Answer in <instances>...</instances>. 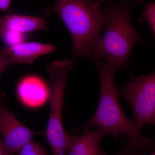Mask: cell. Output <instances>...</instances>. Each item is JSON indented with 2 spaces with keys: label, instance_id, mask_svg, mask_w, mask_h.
I'll return each instance as SVG.
<instances>
[{
  "label": "cell",
  "instance_id": "cell-1",
  "mask_svg": "<svg viewBox=\"0 0 155 155\" xmlns=\"http://www.w3.org/2000/svg\"><path fill=\"white\" fill-rule=\"evenodd\" d=\"M93 62L98 72L100 95L98 105L94 115L88 122L78 131L96 127L116 138L125 134L127 141L134 147L147 150L153 145L149 137L141 134L133 120L129 119L123 112L119 101V92L115 84V76L118 69L100 62L93 55L88 57Z\"/></svg>",
  "mask_w": 155,
  "mask_h": 155
},
{
  "label": "cell",
  "instance_id": "cell-2",
  "mask_svg": "<svg viewBox=\"0 0 155 155\" xmlns=\"http://www.w3.org/2000/svg\"><path fill=\"white\" fill-rule=\"evenodd\" d=\"M143 2L118 0L103 8L105 30L97 41L91 55L102 58L117 69L127 67L134 46L144 41L134 26L130 17L132 7Z\"/></svg>",
  "mask_w": 155,
  "mask_h": 155
},
{
  "label": "cell",
  "instance_id": "cell-3",
  "mask_svg": "<svg viewBox=\"0 0 155 155\" xmlns=\"http://www.w3.org/2000/svg\"><path fill=\"white\" fill-rule=\"evenodd\" d=\"M102 3L98 0H57L43 12L61 17L68 28L72 41V60L77 57H89L105 24Z\"/></svg>",
  "mask_w": 155,
  "mask_h": 155
},
{
  "label": "cell",
  "instance_id": "cell-4",
  "mask_svg": "<svg viewBox=\"0 0 155 155\" xmlns=\"http://www.w3.org/2000/svg\"><path fill=\"white\" fill-rule=\"evenodd\" d=\"M73 63L72 59L57 60L46 69L49 77L48 96L50 110L45 135L53 155H67L71 137L64 129L62 115L67 76Z\"/></svg>",
  "mask_w": 155,
  "mask_h": 155
},
{
  "label": "cell",
  "instance_id": "cell-5",
  "mask_svg": "<svg viewBox=\"0 0 155 155\" xmlns=\"http://www.w3.org/2000/svg\"><path fill=\"white\" fill-rule=\"evenodd\" d=\"M118 92L119 96L130 104L133 112L132 120L139 130L148 124L155 126V71L132 77Z\"/></svg>",
  "mask_w": 155,
  "mask_h": 155
},
{
  "label": "cell",
  "instance_id": "cell-6",
  "mask_svg": "<svg viewBox=\"0 0 155 155\" xmlns=\"http://www.w3.org/2000/svg\"><path fill=\"white\" fill-rule=\"evenodd\" d=\"M0 135L7 151L11 155L17 153L32 140L34 133L11 113L3 98L0 101Z\"/></svg>",
  "mask_w": 155,
  "mask_h": 155
},
{
  "label": "cell",
  "instance_id": "cell-7",
  "mask_svg": "<svg viewBox=\"0 0 155 155\" xmlns=\"http://www.w3.org/2000/svg\"><path fill=\"white\" fill-rule=\"evenodd\" d=\"M82 133L70 137L67 155H107L101 147L103 138L107 135L101 129H86Z\"/></svg>",
  "mask_w": 155,
  "mask_h": 155
},
{
  "label": "cell",
  "instance_id": "cell-8",
  "mask_svg": "<svg viewBox=\"0 0 155 155\" xmlns=\"http://www.w3.org/2000/svg\"><path fill=\"white\" fill-rule=\"evenodd\" d=\"M56 48L53 45L37 42H22L2 49L6 55L12 58L16 63L31 64L41 56L52 52Z\"/></svg>",
  "mask_w": 155,
  "mask_h": 155
},
{
  "label": "cell",
  "instance_id": "cell-9",
  "mask_svg": "<svg viewBox=\"0 0 155 155\" xmlns=\"http://www.w3.org/2000/svg\"><path fill=\"white\" fill-rule=\"evenodd\" d=\"M48 16L44 17L11 14L0 17V33L6 31L24 34L37 31H48L47 25Z\"/></svg>",
  "mask_w": 155,
  "mask_h": 155
},
{
  "label": "cell",
  "instance_id": "cell-10",
  "mask_svg": "<svg viewBox=\"0 0 155 155\" xmlns=\"http://www.w3.org/2000/svg\"><path fill=\"white\" fill-rule=\"evenodd\" d=\"M17 94L23 102L30 106H37L43 103L47 91L42 82L35 77H28L18 84Z\"/></svg>",
  "mask_w": 155,
  "mask_h": 155
},
{
  "label": "cell",
  "instance_id": "cell-11",
  "mask_svg": "<svg viewBox=\"0 0 155 155\" xmlns=\"http://www.w3.org/2000/svg\"><path fill=\"white\" fill-rule=\"evenodd\" d=\"M18 155H50L39 143L29 142L17 153Z\"/></svg>",
  "mask_w": 155,
  "mask_h": 155
},
{
  "label": "cell",
  "instance_id": "cell-12",
  "mask_svg": "<svg viewBox=\"0 0 155 155\" xmlns=\"http://www.w3.org/2000/svg\"><path fill=\"white\" fill-rule=\"evenodd\" d=\"M3 41L7 45L11 47L22 42L23 34L11 31H6L0 33Z\"/></svg>",
  "mask_w": 155,
  "mask_h": 155
},
{
  "label": "cell",
  "instance_id": "cell-13",
  "mask_svg": "<svg viewBox=\"0 0 155 155\" xmlns=\"http://www.w3.org/2000/svg\"><path fill=\"white\" fill-rule=\"evenodd\" d=\"M141 21L148 23L153 31L155 39V2L147 4Z\"/></svg>",
  "mask_w": 155,
  "mask_h": 155
},
{
  "label": "cell",
  "instance_id": "cell-14",
  "mask_svg": "<svg viewBox=\"0 0 155 155\" xmlns=\"http://www.w3.org/2000/svg\"><path fill=\"white\" fill-rule=\"evenodd\" d=\"M146 150L137 148L127 141L125 147L115 155H144Z\"/></svg>",
  "mask_w": 155,
  "mask_h": 155
},
{
  "label": "cell",
  "instance_id": "cell-15",
  "mask_svg": "<svg viewBox=\"0 0 155 155\" xmlns=\"http://www.w3.org/2000/svg\"><path fill=\"white\" fill-rule=\"evenodd\" d=\"M16 63L14 59L6 55L0 50V75L7 68Z\"/></svg>",
  "mask_w": 155,
  "mask_h": 155
},
{
  "label": "cell",
  "instance_id": "cell-16",
  "mask_svg": "<svg viewBox=\"0 0 155 155\" xmlns=\"http://www.w3.org/2000/svg\"><path fill=\"white\" fill-rule=\"evenodd\" d=\"M12 0H0V10L6 11H8L11 5Z\"/></svg>",
  "mask_w": 155,
  "mask_h": 155
},
{
  "label": "cell",
  "instance_id": "cell-17",
  "mask_svg": "<svg viewBox=\"0 0 155 155\" xmlns=\"http://www.w3.org/2000/svg\"><path fill=\"white\" fill-rule=\"evenodd\" d=\"M0 155H11L9 153L4 147L2 141L1 139H0Z\"/></svg>",
  "mask_w": 155,
  "mask_h": 155
},
{
  "label": "cell",
  "instance_id": "cell-18",
  "mask_svg": "<svg viewBox=\"0 0 155 155\" xmlns=\"http://www.w3.org/2000/svg\"><path fill=\"white\" fill-rule=\"evenodd\" d=\"M153 152L152 153H151L149 155H155V143L153 144Z\"/></svg>",
  "mask_w": 155,
  "mask_h": 155
},
{
  "label": "cell",
  "instance_id": "cell-19",
  "mask_svg": "<svg viewBox=\"0 0 155 155\" xmlns=\"http://www.w3.org/2000/svg\"><path fill=\"white\" fill-rule=\"evenodd\" d=\"M99 1H100L102 3L103 2H104V1H109L110 0H98Z\"/></svg>",
  "mask_w": 155,
  "mask_h": 155
}]
</instances>
